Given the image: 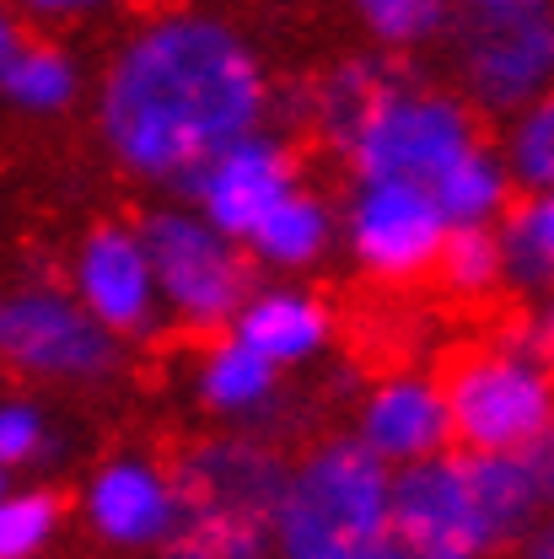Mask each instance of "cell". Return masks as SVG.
<instances>
[{"label": "cell", "instance_id": "cell-33", "mask_svg": "<svg viewBox=\"0 0 554 559\" xmlns=\"http://www.w3.org/2000/svg\"><path fill=\"white\" fill-rule=\"evenodd\" d=\"M16 49H22V27H16V16L0 11V75H5V66L16 60Z\"/></svg>", "mask_w": 554, "mask_h": 559}, {"label": "cell", "instance_id": "cell-23", "mask_svg": "<svg viewBox=\"0 0 554 559\" xmlns=\"http://www.w3.org/2000/svg\"><path fill=\"white\" fill-rule=\"evenodd\" d=\"M447 290L458 296H485L500 285V242H495V226H447L441 237V253L431 264Z\"/></svg>", "mask_w": 554, "mask_h": 559}, {"label": "cell", "instance_id": "cell-14", "mask_svg": "<svg viewBox=\"0 0 554 559\" xmlns=\"http://www.w3.org/2000/svg\"><path fill=\"white\" fill-rule=\"evenodd\" d=\"M355 441H361L377 463H388V468H410L420 457L447 452L452 415H447L441 382L415 377V371H399V377L377 382V388L366 393V404H361Z\"/></svg>", "mask_w": 554, "mask_h": 559}, {"label": "cell", "instance_id": "cell-11", "mask_svg": "<svg viewBox=\"0 0 554 559\" xmlns=\"http://www.w3.org/2000/svg\"><path fill=\"white\" fill-rule=\"evenodd\" d=\"M75 301L114 334L145 340L162 323V296L140 226H97L75 253Z\"/></svg>", "mask_w": 554, "mask_h": 559}, {"label": "cell", "instance_id": "cell-34", "mask_svg": "<svg viewBox=\"0 0 554 559\" xmlns=\"http://www.w3.org/2000/svg\"><path fill=\"white\" fill-rule=\"evenodd\" d=\"M5 489H11V485H5V468H0V495H5Z\"/></svg>", "mask_w": 554, "mask_h": 559}, {"label": "cell", "instance_id": "cell-22", "mask_svg": "<svg viewBox=\"0 0 554 559\" xmlns=\"http://www.w3.org/2000/svg\"><path fill=\"white\" fill-rule=\"evenodd\" d=\"M511 189H554V86L539 97H528L522 108H511V130H506V151H500Z\"/></svg>", "mask_w": 554, "mask_h": 559}, {"label": "cell", "instance_id": "cell-31", "mask_svg": "<svg viewBox=\"0 0 554 559\" xmlns=\"http://www.w3.org/2000/svg\"><path fill=\"white\" fill-rule=\"evenodd\" d=\"M33 16H75V11H92V5H114V0H22Z\"/></svg>", "mask_w": 554, "mask_h": 559}, {"label": "cell", "instance_id": "cell-17", "mask_svg": "<svg viewBox=\"0 0 554 559\" xmlns=\"http://www.w3.org/2000/svg\"><path fill=\"white\" fill-rule=\"evenodd\" d=\"M500 242V280L528 290V296H550L554 290V189H533L522 200L500 210L495 226Z\"/></svg>", "mask_w": 554, "mask_h": 559}, {"label": "cell", "instance_id": "cell-6", "mask_svg": "<svg viewBox=\"0 0 554 559\" xmlns=\"http://www.w3.org/2000/svg\"><path fill=\"white\" fill-rule=\"evenodd\" d=\"M458 60L480 108L511 114L554 86L550 0H458Z\"/></svg>", "mask_w": 554, "mask_h": 559}, {"label": "cell", "instance_id": "cell-32", "mask_svg": "<svg viewBox=\"0 0 554 559\" xmlns=\"http://www.w3.org/2000/svg\"><path fill=\"white\" fill-rule=\"evenodd\" d=\"M522 559H554V516L539 522V527H528V549H522Z\"/></svg>", "mask_w": 554, "mask_h": 559}, {"label": "cell", "instance_id": "cell-25", "mask_svg": "<svg viewBox=\"0 0 554 559\" xmlns=\"http://www.w3.org/2000/svg\"><path fill=\"white\" fill-rule=\"evenodd\" d=\"M366 33L388 49H415L431 44L452 22V0H355Z\"/></svg>", "mask_w": 554, "mask_h": 559}, {"label": "cell", "instance_id": "cell-8", "mask_svg": "<svg viewBox=\"0 0 554 559\" xmlns=\"http://www.w3.org/2000/svg\"><path fill=\"white\" fill-rule=\"evenodd\" d=\"M0 360L49 382H103L119 366V340L75 296L27 285L0 301Z\"/></svg>", "mask_w": 554, "mask_h": 559}, {"label": "cell", "instance_id": "cell-1", "mask_svg": "<svg viewBox=\"0 0 554 559\" xmlns=\"http://www.w3.org/2000/svg\"><path fill=\"white\" fill-rule=\"evenodd\" d=\"M270 114V75L248 38L210 11L145 22L103 75L97 124L114 156L151 183H189Z\"/></svg>", "mask_w": 554, "mask_h": 559}, {"label": "cell", "instance_id": "cell-5", "mask_svg": "<svg viewBox=\"0 0 554 559\" xmlns=\"http://www.w3.org/2000/svg\"><path fill=\"white\" fill-rule=\"evenodd\" d=\"M452 436L469 452H528L554 419V371L528 345H490L463 355L447 382Z\"/></svg>", "mask_w": 554, "mask_h": 559}, {"label": "cell", "instance_id": "cell-9", "mask_svg": "<svg viewBox=\"0 0 554 559\" xmlns=\"http://www.w3.org/2000/svg\"><path fill=\"white\" fill-rule=\"evenodd\" d=\"M345 237L366 275L404 285V280L431 275L441 237H447V215L420 183L361 178V189L345 205Z\"/></svg>", "mask_w": 554, "mask_h": 559}, {"label": "cell", "instance_id": "cell-27", "mask_svg": "<svg viewBox=\"0 0 554 559\" xmlns=\"http://www.w3.org/2000/svg\"><path fill=\"white\" fill-rule=\"evenodd\" d=\"M49 452V419L27 399H0V468H27Z\"/></svg>", "mask_w": 554, "mask_h": 559}, {"label": "cell", "instance_id": "cell-30", "mask_svg": "<svg viewBox=\"0 0 554 559\" xmlns=\"http://www.w3.org/2000/svg\"><path fill=\"white\" fill-rule=\"evenodd\" d=\"M522 345L533 349V355H539V360H544V366L554 371V290L544 296V307L528 318V334H522Z\"/></svg>", "mask_w": 554, "mask_h": 559}, {"label": "cell", "instance_id": "cell-12", "mask_svg": "<svg viewBox=\"0 0 554 559\" xmlns=\"http://www.w3.org/2000/svg\"><path fill=\"white\" fill-rule=\"evenodd\" d=\"M81 511L92 522V533L114 549H156L184 500H178V485L162 463L151 457H114L103 463L92 479H86V495H81Z\"/></svg>", "mask_w": 554, "mask_h": 559}, {"label": "cell", "instance_id": "cell-2", "mask_svg": "<svg viewBox=\"0 0 554 559\" xmlns=\"http://www.w3.org/2000/svg\"><path fill=\"white\" fill-rule=\"evenodd\" d=\"M539 485L522 452H436L393 468L388 527L425 549L485 559L539 522Z\"/></svg>", "mask_w": 554, "mask_h": 559}, {"label": "cell", "instance_id": "cell-29", "mask_svg": "<svg viewBox=\"0 0 554 559\" xmlns=\"http://www.w3.org/2000/svg\"><path fill=\"white\" fill-rule=\"evenodd\" d=\"M522 457H528V474H533V485H539V500L554 506V419L544 425V436H539Z\"/></svg>", "mask_w": 554, "mask_h": 559}, {"label": "cell", "instance_id": "cell-13", "mask_svg": "<svg viewBox=\"0 0 554 559\" xmlns=\"http://www.w3.org/2000/svg\"><path fill=\"white\" fill-rule=\"evenodd\" d=\"M173 485H178L184 506L237 511V516H264L270 522L280 485H285V463L254 436H221V441H200V447L184 452Z\"/></svg>", "mask_w": 554, "mask_h": 559}, {"label": "cell", "instance_id": "cell-24", "mask_svg": "<svg viewBox=\"0 0 554 559\" xmlns=\"http://www.w3.org/2000/svg\"><path fill=\"white\" fill-rule=\"evenodd\" d=\"M60 500L49 489H5L0 495V559H38L60 533Z\"/></svg>", "mask_w": 554, "mask_h": 559}, {"label": "cell", "instance_id": "cell-10", "mask_svg": "<svg viewBox=\"0 0 554 559\" xmlns=\"http://www.w3.org/2000/svg\"><path fill=\"white\" fill-rule=\"evenodd\" d=\"M291 189H296V156H291L285 140L264 135V130L221 145L205 167L184 183V194L195 200V210L205 215L215 231H226V237H237V242H243Z\"/></svg>", "mask_w": 554, "mask_h": 559}, {"label": "cell", "instance_id": "cell-7", "mask_svg": "<svg viewBox=\"0 0 554 559\" xmlns=\"http://www.w3.org/2000/svg\"><path fill=\"white\" fill-rule=\"evenodd\" d=\"M140 237L151 253L162 312L200 334L226 329L248 296V264L237 253V237L215 231L200 210H156Z\"/></svg>", "mask_w": 554, "mask_h": 559}, {"label": "cell", "instance_id": "cell-28", "mask_svg": "<svg viewBox=\"0 0 554 559\" xmlns=\"http://www.w3.org/2000/svg\"><path fill=\"white\" fill-rule=\"evenodd\" d=\"M350 559H463V555H441V549H425V544H415V538H404V533H382V538H372L361 555Z\"/></svg>", "mask_w": 554, "mask_h": 559}, {"label": "cell", "instance_id": "cell-18", "mask_svg": "<svg viewBox=\"0 0 554 559\" xmlns=\"http://www.w3.org/2000/svg\"><path fill=\"white\" fill-rule=\"evenodd\" d=\"M334 231H340V226H334V210L323 205L318 194H307V189H291L243 242H248L270 270H307V264H318V259L329 253Z\"/></svg>", "mask_w": 554, "mask_h": 559}, {"label": "cell", "instance_id": "cell-15", "mask_svg": "<svg viewBox=\"0 0 554 559\" xmlns=\"http://www.w3.org/2000/svg\"><path fill=\"white\" fill-rule=\"evenodd\" d=\"M334 323L329 307L307 290L291 285H270V290H248L243 307L232 312V340H243L248 349H259L270 366H302L318 360L329 345Z\"/></svg>", "mask_w": 554, "mask_h": 559}, {"label": "cell", "instance_id": "cell-19", "mask_svg": "<svg viewBox=\"0 0 554 559\" xmlns=\"http://www.w3.org/2000/svg\"><path fill=\"white\" fill-rule=\"evenodd\" d=\"M156 549H162V559H275V533L264 516L184 506L173 533Z\"/></svg>", "mask_w": 554, "mask_h": 559}, {"label": "cell", "instance_id": "cell-3", "mask_svg": "<svg viewBox=\"0 0 554 559\" xmlns=\"http://www.w3.org/2000/svg\"><path fill=\"white\" fill-rule=\"evenodd\" d=\"M388 485L393 468L377 463L355 436L313 447L296 468H285L275 516L280 559H350L388 533Z\"/></svg>", "mask_w": 554, "mask_h": 559}, {"label": "cell", "instance_id": "cell-26", "mask_svg": "<svg viewBox=\"0 0 554 559\" xmlns=\"http://www.w3.org/2000/svg\"><path fill=\"white\" fill-rule=\"evenodd\" d=\"M388 81V70L372 66V60H350L340 66L323 86H318V119H323V130L334 140H345V130L355 124V114L372 103V92Z\"/></svg>", "mask_w": 554, "mask_h": 559}, {"label": "cell", "instance_id": "cell-4", "mask_svg": "<svg viewBox=\"0 0 554 559\" xmlns=\"http://www.w3.org/2000/svg\"><path fill=\"white\" fill-rule=\"evenodd\" d=\"M340 145L355 178H393V183L431 189L463 151L480 145V124L463 97L388 75L372 92V103L355 114Z\"/></svg>", "mask_w": 554, "mask_h": 559}, {"label": "cell", "instance_id": "cell-21", "mask_svg": "<svg viewBox=\"0 0 554 559\" xmlns=\"http://www.w3.org/2000/svg\"><path fill=\"white\" fill-rule=\"evenodd\" d=\"M75 86H81L75 60L49 44H22L16 60L0 75V92L16 114H60L75 103Z\"/></svg>", "mask_w": 554, "mask_h": 559}, {"label": "cell", "instance_id": "cell-20", "mask_svg": "<svg viewBox=\"0 0 554 559\" xmlns=\"http://www.w3.org/2000/svg\"><path fill=\"white\" fill-rule=\"evenodd\" d=\"M431 200L447 215V226H495L500 210L511 205V173L495 151L474 145L431 183Z\"/></svg>", "mask_w": 554, "mask_h": 559}, {"label": "cell", "instance_id": "cell-16", "mask_svg": "<svg viewBox=\"0 0 554 559\" xmlns=\"http://www.w3.org/2000/svg\"><path fill=\"white\" fill-rule=\"evenodd\" d=\"M280 399V366L243 340H215L200 360V404L221 419H264Z\"/></svg>", "mask_w": 554, "mask_h": 559}]
</instances>
